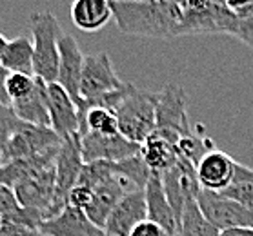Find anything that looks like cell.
<instances>
[{
    "label": "cell",
    "instance_id": "52a82bcc",
    "mask_svg": "<svg viewBox=\"0 0 253 236\" xmlns=\"http://www.w3.org/2000/svg\"><path fill=\"white\" fill-rule=\"evenodd\" d=\"M159 131L184 136L193 129L188 116V95L178 84H168L157 93V127Z\"/></svg>",
    "mask_w": 253,
    "mask_h": 236
},
{
    "label": "cell",
    "instance_id": "9a60e30c",
    "mask_svg": "<svg viewBox=\"0 0 253 236\" xmlns=\"http://www.w3.org/2000/svg\"><path fill=\"white\" fill-rule=\"evenodd\" d=\"M148 218L146 196L142 191L127 193L115 203L104 225V233L108 236H129L131 229L142 220Z\"/></svg>",
    "mask_w": 253,
    "mask_h": 236
},
{
    "label": "cell",
    "instance_id": "4316f807",
    "mask_svg": "<svg viewBox=\"0 0 253 236\" xmlns=\"http://www.w3.org/2000/svg\"><path fill=\"white\" fill-rule=\"evenodd\" d=\"M220 195L228 196L231 200L239 202L242 205H246V207H252L253 209V178L248 180V182H242V184H235L228 187L224 193H220Z\"/></svg>",
    "mask_w": 253,
    "mask_h": 236
},
{
    "label": "cell",
    "instance_id": "d6a6232c",
    "mask_svg": "<svg viewBox=\"0 0 253 236\" xmlns=\"http://www.w3.org/2000/svg\"><path fill=\"white\" fill-rule=\"evenodd\" d=\"M219 236H253V229H244V227L224 229V231H220Z\"/></svg>",
    "mask_w": 253,
    "mask_h": 236
},
{
    "label": "cell",
    "instance_id": "8fae6325",
    "mask_svg": "<svg viewBox=\"0 0 253 236\" xmlns=\"http://www.w3.org/2000/svg\"><path fill=\"white\" fill-rule=\"evenodd\" d=\"M81 151L84 164L89 162H122L138 155L140 145L126 140L122 135H100L84 133L81 135Z\"/></svg>",
    "mask_w": 253,
    "mask_h": 236
},
{
    "label": "cell",
    "instance_id": "277c9868",
    "mask_svg": "<svg viewBox=\"0 0 253 236\" xmlns=\"http://www.w3.org/2000/svg\"><path fill=\"white\" fill-rule=\"evenodd\" d=\"M124 86L126 82H122L115 73L108 53L86 55L84 66H82L81 84H79V95H81L79 107L95 104L100 98L121 91Z\"/></svg>",
    "mask_w": 253,
    "mask_h": 236
},
{
    "label": "cell",
    "instance_id": "83f0119b",
    "mask_svg": "<svg viewBox=\"0 0 253 236\" xmlns=\"http://www.w3.org/2000/svg\"><path fill=\"white\" fill-rule=\"evenodd\" d=\"M93 202V191L86 185L77 184L73 189L69 191L68 195V203L66 205H71L75 209H81V211H86Z\"/></svg>",
    "mask_w": 253,
    "mask_h": 236
},
{
    "label": "cell",
    "instance_id": "4dcf8cb0",
    "mask_svg": "<svg viewBox=\"0 0 253 236\" xmlns=\"http://www.w3.org/2000/svg\"><path fill=\"white\" fill-rule=\"evenodd\" d=\"M224 6L231 15L244 17L253 11V0H224Z\"/></svg>",
    "mask_w": 253,
    "mask_h": 236
},
{
    "label": "cell",
    "instance_id": "484cf974",
    "mask_svg": "<svg viewBox=\"0 0 253 236\" xmlns=\"http://www.w3.org/2000/svg\"><path fill=\"white\" fill-rule=\"evenodd\" d=\"M230 35L244 42L246 46L253 49V11L244 15V17H235L233 15V26L230 29Z\"/></svg>",
    "mask_w": 253,
    "mask_h": 236
},
{
    "label": "cell",
    "instance_id": "f546056e",
    "mask_svg": "<svg viewBox=\"0 0 253 236\" xmlns=\"http://www.w3.org/2000/svg\"><path fill=\"white\" fill-rule=\"evenodd\" d=\"M0 236H42V233L39 229L26 227V225L0 222Z\"/></svg>",
    "mask_w": 253,
    "mask_h": 236
},
{
    "label": "cell",
    "instance_id": "603a6c76",
    "mask_svg": "<svg viewBox=\"0 0 253 236\" xmlns=\"http://www.w3.org/2000/svg\"><path fill=\"white\" fill-rule=\"evenodd\" d=\"M79 122H81V133H100V135H117V118L113 111L100 107V105H89V107H79Z\"/></svg>",
    "mask_w": 253,
    "mask_h": 236
},
{
    "label": "cell",
    "instance_id": "9c48e42d",
    "mask_svg": "<svg viewBox=\"0 0 253 236\" xmlns=\"http://www.w3.org/2000/svg\"><path fill=\"white\" fill-rule=\"evenodd\" d=\"M159 176H161L168 202H169L173 213H175L178 224H180L184 203L190 198H195L199 189H201L199 182H197L195 166L191 162L184 160V158H178L169 169L162 171Z\"/></svg>",
    "mask_w": 253,
    "mask_h": 236
},
{
    "label": "cell",
    "instance_id": "e575fe53",
    "mask_svg": "<svg viewBox=\"0 0 253 236\" xmlns=\"http://www.w3.org/2000/svg\"><path fill=\"white\" fill-rule=\"evenodd\" d=\"M121 2H180L184 4V0H121Z\"/></svg>",
    "mask_w": 253,
    "mask_h": 236
},
{
    "label": "cell",
    "instance_id": "f1b7e54d",
    "mask_svg": "<svg viewBox=\"0 0 253 236\" xmlns=\"http://www.w3.org/2000/svg\"><path fill=\"white\" fill-rule=\"evenodd\" d=\"M129 236H169V235H168L166 231L162 229L157 222L146 218V220H142L140 224H137L133 227Z\"/></svg>",
    "mask_w": 253,
    "mask_h": 236
},
{
    "label": "cell",
    "instance_id": "44dd1931",
    "mask_svg": "<svg viewBox=\"0 0 253 236\" xmlns=\"http://www.w3.org/2000/svg\"><path fill=\"white\" fill-rule=\"evenodd\" d=\"M0 67H4L9 73H22V75H33V42L29 36H17L7 42L6 53L0 60Z\"/></svg>",
    "mask_w": 253,
    "mask_h": 236
},
{
    "label": "cell",
    "instance_id": "d6986e66",
    "mask_svg": "<svg viewBox=\"0 0 253 236\" xmlns=\"http://www.w3.org/2000/svg\"><path fill=\"white\" fill-rule=\"evenodd\" d=\"M69 15L77 29L95 33L113 18V7L111 0H73Z\"/></svg>",
    "mask_w": 253,
    "mask_h": 236
},
{
    "label": "cell",
    "instance_id": "6da1fadb",
    "mask_svg": "<svg viewBox=\"0 0 253 236\" xmlns=\"http://www.w3.org/2000/svg\"><path fill=\"white\" fill-rule=\"evenodd\" d=\"M113 17L122 33L144 38H175L184 17L180 2H121L111 0Z\"/></svg>",
    "mask_w": 253,
    "mask_h": 236
},
{
    "label": "cell",
    "instance_id": "ffe728a7",
    "mask_svg": "<svg viewBox=\"0 0 253 236\" xmlns=\"http://www.w3.org/2000/svg\"><path fill=\"white\" fill-rule=\"evenodd\" d=\"M46 89L47 82L37 78L35 89L29 93L28 97L11 102V109L17 115L18 120H22L24 124H31V126L51 127V124H49V113H47Z\"/></svg>",
    "mask_w": 253,
    "mask_h": 236
},
{
    "label": "cell",
    "instance_id": "5bb4252c",
    "mask_svg": "<svg viewBox=\"0 0 253 236\" xmlns=\"http://www.w3.org/2000/svg\"><path fill=\"white\" fill-rule=\"evenodd\" d=\"M84 53L79 47L77 40L71 35L62 33L58 40V75L57 84L73 98L77 105L81 104L79 84H81L82 66H84Z\"/></svg>",
    "mask_w": 253,
    "mask_h": 236
},
{
    "label": "cell",
    "instance_id": "4fadbf2b",
    "mask_svg": "<svg viewBox=\"0 0 253 236\" xmlns=\"http://www.w3.org/2000/svg\"><path fill=\"white\" fill-rule=\"evenodd\" d=\"M235 169L237 162L224 151L215 147L202 156L195 166L199 187L211 193H224L233 184Z\"/></svg>",
    "mask_w": 253,
    "mask_h": 236
},
{
    "label": "cell",
    "instance_id": "7402d4cb",
    "mask_svg": "<svg viewBox=\"0 0 253 236\" xmlns=\"http://www.w3.org/2000/svg\"><path fill=\"white\" fill-rule=\"evenodd\" d=\"M0 222H11V224L26 225L31 229H39L44 218L35 211L20 207L15 191L6 185H0Z\"/></svg>",
    "mask_w": 253,
    "mask_h": 236
},
{
    "label": "cell",
    "instance_id": "d4e9b609",
    "mask_svg": "<svg viewBox=\"0 0 253 236\" xmlns=\"http://www.w3.org/2000/svg\"><path fill=\"white\" fill-rule=\"evenodd\" d=\"M22 126H24V122L18 120L17 115L13 113L11 107H7V105H0V162H2V155H4L7 140L11 138L13 133Z\"/></svg>",
    "mask_w": 253,
    "mask_h": 236
},
{
    "label": "cell",
    "instance_id": "ba28073f",
    "mask_svg": "<svg viewBox=\"0 0 253 236\" xmlns=\"http://www.w3.org/2000/svg\"><path fill=\"white\" fill-rule=\"evenodd\" d=\"M62 140L53 131L51 127H39L31 124H24L7 140L4 155H2V164L13 160H22V158H31V156L42 155L46 151L57 149Z\"/></svg>",
    "mask_w": 253,
    "mask_h": 236
},
{
    "label": "cell",
    "instance_id": "30bf717a",
    "mask_svg": "<svg viewBox=\"0 0 253 236\" xmlns=\"http://www.w3.org/2000/svg\"><path fill=\"white\" fill-rule=\"evenodd\" d=\"M84 158L81 151V135L60 142L57 158H55V184H57V202L60 207H66L69 191L79 184Z\"/></svg>",
    "mask_w": 253,
    "mask_h": 236
},
{
    "label": "cell",
    "instance_id": "7a4b0ae2",
    "mask_svg": "<svg viewBox=\"0 0 253 236\" xmlns=\"http://www.w3.org/2000/svg\"><path fill=\"white\" fill-rule=\"evenodd\" d=\"M113 115L117 118L119 135L140 145L157 127V93L129 86L113 109Z\"/></svg>",
    "mask_w": 253,
    "mask_h": 236
},
{
    "label": "cell",
    "instance_id": "cb8c5ba5",
    "mask_svg": "<svg viewBox=\"0 0 253 236\" xmlns=\"http://www.w3.org/2000/svg\"><path fill=\"white\" fill-rule=\"evenodd\" d=\"M35 84H37L35 76L22 75V73H7V78H6L7 97H9L11 102L20 100V98H26L35 89Z\"/></svg>",
    "mask_w": 253,
    "mask_h": 236
},
{
    "label": "cell",
    "instance_id": "3957f363",
    "mask_svg": "<svg viewBox=\"0 0 253 236\" xmlns=\"http://www.w3.org/2000/svg\"><path fill=\"white\" fill-rule=\"evenodd\" d=\"M33 42V75L51 84L58 75V40L62 28L51 11H35L29 15Z\"/></svg>",
    "mask_w": 253,
    "mask_h": 236
},
{
    "label": "cell",
    "instance_id": "ac0fdd59",
    "mask_svg": "<svg viewBox=\"0 0 253 236\" xmlns=\"http://www.w3.org/2000/svg\"><path fill=\"white\" fill-rule=\"evenodd\" d=\"M144 196H146L148 218L157 222L169 236H177L180 224H178L177 216H175L171 205L168 202L164 187H162L161 176L157 173H151L148 184L144 187Z\"/></svg>",
    "mask_w": 253,
    "mask_h": 236
},
{
    "label": "cell",
    "instance_id": "7c38bea8",
    "mask_svg": "<svg viewBox=\"0 0 253 236\" xmlns=\"http://www.w3.org/2000/svg\"><path fill=\"white\" fill-rule=\"evenodd\" d=\"M47 113H49V124L51 129L58 135L60 140L71 138L81 133V122H79V105L73 102V98L58 86L57 82L47 84L46 89Z\"/></svg>",
    "mask_w": 253,
    "mask_h": 236
},
{
    "label": "cell",
    "instance_id": "1f68e13d",
    "mask_svg": "<svg viewBox=\"0 0 253 236\" xmlns=\"http://www.w3.org/2000/svg\"><path fill=\"white\" fill-rule=\"evenodd\" d=\"M7 73L4 67H0V105H7V107H11V100L7 97V91H6V78H7Z\"/></svg>",
    "mask_w": 253,
    "mask_h": 236
},
{
    "label": "cell",
    "instance_id": "2e32d148",
    "mask_svg": "<svg viewBox=\"0 0 253 236\" xmlns=\"http://www.w3.org/2000/svg\"><path fill=\"white\" fill-rule=\"evenodd\" d=\"M39 231L42 236H108L104 229L87 218L84 211L71 205H66L58 214L44 220Z\"/></svg>",
    "mask_w": 253,
    "mask_h": 236
},
{
    "label": "cell",
    "instance_id": "e0dca14e",
    "mask_svg": "<svg viewBox=\"0 0 253 236\" xmlns=\"http://www.w3.org/2000/svg\"><path fill=\"white\" fill-rule=\"evenodd\" d=\"M177 144H178V136H175L171 133L155 129L140 144L138 155L142 156L144 164L148 166V169H150L151 173L161 174L162 171L169 169L178 160Z\"/></svg>",
    "mask_w": 253,
    "mask_h": 236
},
{
    "label": "cell",
    "instance_id": "8992f818",
    "mask_svg": "<svg viewBox=\"0 0 253 236\" xmlns=\"http://www.w3.org/2000/svg\"><path fill=\"white\" fill-rule=\"evenodd\" d=\"M197 205L204 214V218L219 231L235 229V227L253 229V209L246 207L220 193L199 189Z\"/></svg>",
    "mask_w": 253,
    "mask_h": 236
},
{
    "label": "cell",
    "instance_id": "5b68a950",
    "mask_svg": "<svg viewBox=\"0 0 253 236\" xmlns=\"http://www.w3.org/2000/svg\"><path fill=\"white\" fill-rule=\"evenodd\" d=\"M15 196L20 207L39 213L44 220L51 218L62 211L57 202V184H55V166L46 167L24 178L15 185Z\"/></svg>",
    "mask_w": 253,
    "mask_h": 236
},
{
    "label": "cell",
    "instance_id": "836d02e7",
    "mask_svg": "<svg viewBox=\"0 0 253 236\" xmlns=\"http://www.w3.org/2000/svg\"><path fill=\"white\" fill-rule=\"evenodd\" d=\"M7 36L4 35V33H0V60H2V57H4V53H6V47H7Z\"/></svg>",
    "mask_w": 253,
    "mask_h": 236
}]
</instances>
